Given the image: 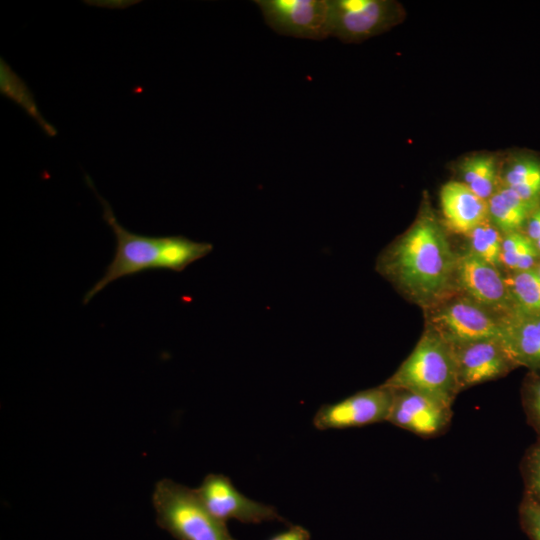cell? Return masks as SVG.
<instances>
[{
	"instance_id": "obj_18",
	"label": "cell",
	"mask_w": 540,
	"mask_h": 540,
	"mask_svg": "<svg viewBox=\"0 0 540 540\" xmlns=\"http://www.w3.org/2000/svg\"><path fill=\"white\" fill-rule=\"evenodd\" d=\"M505 277L513 314L540 317V278L535 269L505 272Z\"/></svg>"
},
{
	"instance_id": "obj_19",
	"label": "cell",
	"mask_w": 540,
	"mask_h": 540,
	"mask_svg": "<svg viewBox=\"0 0 540 540\" xmlns=\"http://www.w3.org/2000/svg\"><path fill=\"white\" fill-rule=\"evenodd\" d=\"M505 272L533 270L540 262V253L523 230L503 234L500 254Z\"/></svg>"
},
{
	"instance_id": "obj_4",
	"label": "cell",
	"mask_w": 540,
	"mask_h": 540,
	"mask_svg": "<svg viewBox=\"0 0 540 540\" xmlns=\"http://www.w3.org/2000/svg\"><path fill=\"white\" fill-rule=\"evenodd\" d=\"M152 504L157 524L178 540H236L226 523L204 508L194 489L171 479L156 483Z\"/></svg>"
},
{
	"instance_id": "obj_26",
	"label": "cell",
	"mask_w": 540,
	"mask_h": 540,
	"mask_svg": "<svg viewBox=\"0 0 540 540\" xmlns=\"http://www.w3.org/2000/svg\"><path fill=\"white\" fill-rule=\"evenodd\" d=\"M535 271H536L538 277L540 278V262H539V264L537 265V267L535 268Z\"/></svg>"
},
{
	"instance_id": "obj_9",
	"label": "cell",
	"mask_w": 540,
	"mask_h": 540,
	"mask_svg": "<svg viewBox=\"0 0 540 540\" xmlns=\"http://www.w3.org/2000/svg\"><path fill=\"white\" fill-rule=\"evenodd\" d=\"M394 391L381 384L359 391L339 402L325 404L313 418L318 430L345 429L387 422Z\"/></svg>"
},
{
	"instance_id": "obj_12",
	"label": "cell",
	"mask_w": 540,
	"mask_h": 540,
	"mask_svg": "<svg viewBox=\"0 0 540 540\" xmlns=\"http://www.w3.org/2000/svg\"><path fill=\"white\" fill-rule=\"evenodd\" d=\"M394 391L387 422L421 438H434L446 433L453 417L452 407L407 389Z\"/></svg>"
},
{
	"instance_id": "obj_24",
	"label": "cell",
	"mask_w": 540,
	"mask_h": 540,
	"mask_svg": "<svg viewBox=\"0 0 540 540\" xmlns=\"http://www.w3.org/2000/svg\"><path fill=\"white\" fill-rule=\"evenodd\" d=\"M540 253V205L529 215L523 228Z\"/></svg>"
},
{
	"instance_id": "obj_2",
	"label": "cell",
	"mask_w": 540,
	"mask_h": 540,
	"mask_svg": "<svg viewBox=\"0 0 540 540\" xmlns=\"http://www.w3.org/2000/svg\"><path fill=\"white\" fill-rule=\"evenodd\" d=\"M85 178L102 204L103 219L114 233L116 246L104 275L85 294L84 304L122 277L150 270L181 272L213 250L211 243L196 242L180 235L145 236L128 231L119 224L110 204L98 194L90 177L86 175Z\"/></svg>"
},
{
	"instance_id": "obj_14",
	"label": "cell",
	"mask_w": 540,
	"mask_h": 540,
	"mask_svg": "<svg viewBox=\"0 0 540 540\" xmlns=\"http://www.w3.org/2000/svg\"><path fill=\"white\" fill-rule=\"evenodd\" d=\"M501 340L518 367L540 372V317L512 314L503 318Z\"/></svg>"
},
{
	"instance_id": "obj_7",
	"label": "cell",
	"mask_w": 540,
	"mask_h": 540,
	"mask_svg": "<svg viewBox=\"0 0 540 540\" xmlns=\"http://www.w3.org/2000/svg\"><path fill=\"white\" fill-rule=\"evenodd\" d=\"M266 24L285 36L322 40L331 36L329 0H255Z\"/></svg>"
},
{
	"instance_id": "obj_16",
	"label": "cell",
	"mask_w": 540,
	"mask_h": 540,
	"mask_svg": "<svg viewBox=\"0 0 540 540\" xmlns=\"http://www.w3.org/2000/svg\"><path fill=\"white\" fill-rule=\"evenodd\" d=\"M462 183L473 193L488 201L500 186L496 159L489 155L466 158L460 165Z\"/></svg>"
},
{
	"instance_id": "obj_8",
	"label": "cell",
	"mask_w": 540,
	"mask_h": 540,
	"mask_svg": "<svg viewBox=\"0 0 540 540\" xmlns=\"http://www.w3.org/2000/svg\"><path fill=\"white\" fill-rule=\"evenodd\" d=\"M194 491L204 508L224 523L228 520L242 523L287 522L273 506L240 493L230 478L223 474H208Z\"/></svg>"
},
{
	"instance_id": "obj_5",
	"label": "cell",
	"mask_w": 540,
	"mask_h": 540,
	"mask_svg": "<svg viewBox=\"0 0 540 540\" xmlns=\"http://www.w3.org/2000/svg\"><path fill=\"white\" fill-rule=\"evenodd\" d=\"M425 329L449 344L501 338L502 320L486 308L455 290L423 309Z\"/></svg>"
},
{
	"instance_id": "obj_23",
	"label": "cell",
	"mask_w": 540,
	"mask_h": 540,
	"mask_svg": "<svg viewBox=\"0 0 540 540\" xmlns=\"http://www.w3.org/2000/svg\"><path fill=\"white\" fill-rule=\"evenodd\" d=\"M518 515L520 527L526 536L530 540H540V505L523 496Z\"/></svg>"
},
{
	"instance_id": "obj_25",
	"label": "cell",
	"mask_w": 540,
	"mask_h": 540,
	"mask_svg": "<svg viewBox=\"0 0 540 540\" xmlns=\"http://www.w3.org/2000/svg\"><path fill=\"white\" fill-rule=\"evenodd\" d=\"M269 540H310V532L302 526L293 525L288 530L274 535Z\"/></svg>"
},
{
	"instance_id": "obj_20",
	"label": "cell",
	"mask_w": 540,
	"mask_h": 540,
	"mask_svg": "<svg viewBox=\"0 0 540 540\" xmlns=\"http://www.w3.org/2000/svg\"><path fill=\"white\" fill-rule=\"evenodd\" d=\"M465 237L468 241L467 251L502 269L500 254L503 234L489 218L477 225Z\"/></svg>"
},
{
	"instance_id": "obj_15",
	"label": "cell",
	"mask_w": 540,
	"mask_h": 540,
	"mask_svg": "<svg viewBox=\"0 0 540 540\" xmlns=\"http://www.w3.org/2000/svg\"><path fill=\"white\" fill-rule=\"evenodd\" d=\"M487 202L488 218L502 234L523 230L529 215L536 208L503 185L498 187Z\"/></svg>"
},
{
	"instance_id": "obj_3",
	"label": "cell",
	"mask_w": 540,
	"mask_h": 540,
	"mask_svg": "<svg viewBox=\"0 0 540 540\" xmlns=\"http://www.w3.org/2000/svg\"><path fill=\"white\" fill-rule=\"evenodd\" d=\"M383 384L417 392L452 407L460 388L451 345L424 328L412 352Z\"/></svg>"
},
{
	"instance_id": "obj_21",
	"label": "cell",
	"mask_w": 540,
	"mask_h": 540,
	"mask_svg": "<svg viewBox=\"0 0 540 540\" xmlns=\"http://www.w3.org/2000/svg\"><path fill=\"white\" fill-rule=\"evenodd\" d=\"M520 472L523 496L540 505V439L526 449L520 462Z\"/></svg>"
},
{
	"instance_id": "obj_6",
	"label": "cell",
	"mask_w": 540,
	"mask_h": 540,
	"mask_svg": "<svg viewBox=\"0 0 540 540\" xmlns=\"http://www.w3.org/2000/svg\"><path fill=\"white\" fill-rule=\"evenodd\" d=\"M455 289L501 318L513 314L505 272L465 250L458 253Z\"/></svg>"
},
{
	"instance_id": "obj_10",
	"label": "cell",
	"mask_w": 540,
	"mask_h": 540,
	"mask_svg": "<svg viewBox=\"0 0 540 540\" xmlns=\"http://www.w3.org/2000/svg\"><path fill=\"white\" fill-rule=\"evenodd\" d=\"M460 392L500 379L518 368L501 338L450 344Z\"/></svg>"
},
{
	"instance_id": "obj_11",
	"label": "cell",
	"mask_w": 540,
	"mask_h": 540,
	"mask_svg": "<svg viewBox=\"0 0 540 540\" xmlns=\"http://www.w3.org/2000/svg\"><path fill=\"white\" fill-rule=\"evenodd\" d=\"M331 36L356 42L388 28L398 15L396 5L383 0H329Z\"/></svg>"
},
{
	"instance_id": "obj_17",
	"label": "cell",
	"mask_w": 540,
	"mask_h": 540,
	"mask_svg": "<svg viewBox=\"0 0 540 540\" xmlns=\"http://www.w3.org/2000/svg\"><path fill=\"white\" fill-rule=\"evenodd\" d=\"M500 185L514 190L523 200L534 207L540 205V163L530 158H519L510 163Z\"/></svg>"
},
{
	"instance_id": "obj_22",
	"label": "cell",
	"mask_w": 540,
	"mask_h": 540,
	"mask_svg": "<svg viewBox=\"0 0 540 540\" xmlns=\"http://www.w3.org/2000/svg\"><path fill=\"white\" fill-rule=\"evenodd\" d=\"M521 402L526 421L540 439V372L528 371L521 385Z\"/></svg>"
},
{
	"instance_id": "obj_13",
	"label": "cell",
	"mask_w": 540,
	"mask_h": 540,
	"mask_svg": "<svg viewBox=\"0 0 540 540\" xmlns=\"http://www.w3.org/2000/svg\"><path fill=\"white\" fill-rule=\"evenodd\" d=\"M440 203L445 227L457 234L466 236L488 218V202L460 181L442 187Z\"/></svg>"
},
{
	"instance_id": "obj_1",
	"label": "cell",
	"mask_w": 540,
	"mask_h": 540,
	"mask_svg": "<svg viewBox=\"0 0 540 540\" xmlns=\"http://www.w3.org/2000/svg\"><path fill=\"white\" fill-rule=\"evenodd\" d=\"M445 229L430 210L423 209L377 259L376 270L422 310L456 290L458 253Z\"/></svg>"
}]
</instances>
